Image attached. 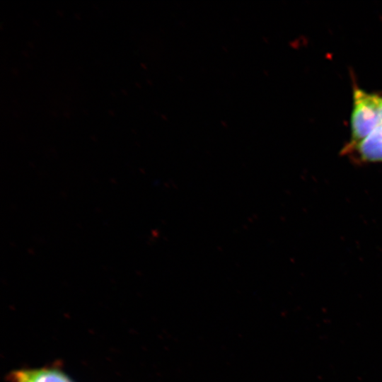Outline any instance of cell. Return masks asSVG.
I'll list each match as a JSON object with an SVG mask.
<instances>
[{"mask_svg": "<svg viewBox=\"0 0 382 382\" xmlns=\"http://www.w3.org/2000/svg\"><path fill=\"white\" fill-rule=\"evenodd\" d=\"M381 101L382 96L354 87L350 120L351 137L347 144L360 141L382 124L380 116Z\"/></svg>", "mask_w": 382, "mask_h": 382, "instance_id": "1", "label": "cell"}, {"mask_svg": "<svg viewBox=\"0 0 382 382\" xmlns=\"http://www.w3.org/2000/svg\"><path fill=\"white\" fill-rule=\"evenodd\" d=\"M341 153L358 163L382 162V124L360 141L347 144Z\"/></svg>", "mask_w": 382, "mask_h": 382, "instance_id": "2", "label": "cell"}, {"mask_svg": "<svg viewBox=\"0 0 382 382\" xmlns=\"http://www.w3.org/2000/svg\"><path fill=\"white\" fill-rule=\"evenodd\" d=\"M11 382H73L67 375L57 368L20 369L8 376Z\"/></svg>", "mask_w": 382, "mask_h": 382, "instance_id": "3", "label": "cell"}]
</instances>
